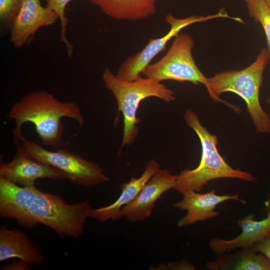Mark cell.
Returning <instances> with one entry per match:
<instances>
[{
	"instance_id": "2e32d148",
	"label": "cell",
	"mask_w": 270,
	"mask_h": 270,
	"mask_svg": "<svg viewBox=\"0 0 270 270\" xmlns=\"http://www.w3.org/2000/svg\"><path fill=\"white\" fill-rule=\"evenodd\" d=\"M253 215H248L238 220V224L242 232L230 240L213 238L209 242L210 248L214 252L221 254L236 248H250L270 234V213L260 220H255Z\"/></svg>"
},
{
	"instance_id": "3957f363",
	"label": "cell",
	"mask_w": 270,
	"mask_h": 270,
	"mask_svg": "<svg viewBox=\"0 0 270 270\" xmlns=\"http://www.w3.org/2000/svg\"><path fill=\"white\" fill-rule=\"evenodd\" d=\"M184 119L199 138L202 146V157L196 168L184 170L178 175L174 190L182 194L189 190L199 192L210 180L220 178L256 181V178L251 174L234 169L226 162L218 150L216 136L210 134L202 124L195 112L186 110Z\"/></svg>"
},
{
	"instance_id": "7a4b0ae2",
	"label": "cell",
	"mask_w": 270,
	"mask_h": 270,
	"mask_svg": "<svg viewBox=\"0 0 270 270\" xmlns=\"http://www.w3.org/2000/svg\"><path fill=\"white\" fill-rule=\"evenodd\" d=\"M268 60V50L263 48L256 60L246 68L240 70H224L208 78L206 88L213 100L224 102L236 112L240 110L238 108L224 102L220 96L226 92H232L241 97L246 103L247 112L256 131L264 134L270 132V117L260 105V92Z\"/></svg>"
},
{
	"instance_id": "9a60e30c",
	"label": "cell",
	"mask_w": 270,
	"mask_h": 270,
	"mask_svg": "<svg viewBox=\"0 0 270 270\" xmlns=\"http://www.w3.org/2000/svg\"><path fill=\"white\" fill-rule=\"evenodd\" d=\"M18 258L34 264H42L44 256L28 236L18 229L0 228V261Z\"/></svg>"
},
{
	"instance_id": "30bf717a",
	"label": "cell",
	"mask_w": 270,
	"mask_h": 270,
	"mask_svg": "<svg viewBox=\"0 0 270 270\" xmlns=\"http://www.w3.org/2000/svg\"><path fill=\"white\" fill-rule=\"evenodd\" d=\"M178 175L167 170L156 172L142 188L136 197L122 210V215L132 222L142 221L150 217L156 202L165 192L174 188Z\"/></svg>"
},
{
	"instance_id": "484cf974",
	"label": "cell",
	"mask_w": 270,
	"mask_h": 270,
	"mask_svg": "<svg viewBox=\"0 0 270 270\" xmlns=\"http://www.w3.org/2000/svg\"></svg>"
},
{
	"instance_id": "7c38bea8",
	"label": "cell",
	"mask_w": 270,
	"mask_h": 270,
	"mask_svg": "<svg viewBox=\"0 0 270 270\" xmlns=\"http://www.w3.org/2000/svg\"><path fill=\"white\" fill-rule=\"evenodd\" d=\"M182 194V200L174 204L175 208L187 212L178 222V225L180 227L217 216L219 213L214 209L217 205L223 202L234 200L246 204L245 200L239 198L238 194L218 195L214 190L204 194L189 190Z\"/></svg>"
},
{
	"instance_id": "ac0fdd59",
	"label": "cell",
	"mask_w": 270,
	"mask_h": 270,
	"mask_svg": "<svg viewBox=\"0 0 270 270\" xmlns=\"http://www.w3.org/2000/svg\"><path fill=\"white\" fill-rule=\"evenodd\" d=\"M250 16L262 25L268 44L270 60V6L266 0H244Z\"/></svg>"
},
{
	"instance_id": "52a82bcc",
	"label": "cell",
	"mask_w": 270,
	"mask_h": 270,
	"mask_svg": "<svg viewBox=\"0 0 270 270\" xmlns=\"http://www.w3.org/2000/svg\"><path fill=\"white\" fill-rule=\"evenodd\" d=\"M193 38L182 33L174 37L166 54L158 61L149 64L142 72L146 78L161 82L174 80L208 86L206 77L196 65L192 54Z\"/></svg>"
},
{
	"instance_id": "277c9868",
	"label": "cell",
	"mask_w": 270,
	"mask_h": 270,
	"mask_svg": "<svg viewBox=\"0 0 270 270\" xmlns=\"http://www.w3.org/2000/svg\"><path fill=\"white\" fill-rule=\"evenodd\" d=\"M102 80L116 100L118 112L122 114L124 130L121 148L132 144L138 134L137 124L140 120L136 112L141 102L149 97H156L164 102L176 99L175 94L160 82L142 78L141 76L132 81L120 80L108 68L104 69Z\"/></svg>"
},
{
	"instance_id": "d4e9b609",
	"label": "cell",
	"mask_w": 270,
	"mask_h": 270,
	"mask_svg": "<svg viewBox=\"0 0 270 270\" xmlns=\"http://www.w3.org/2000/svg\"><path fill=\"white\" fill-rule=\"evenodd\" d=\"M268 103L270 104V97L267 100Z\"/></svg>"
},
{
	"instance_id": "ba28073f",
	"label": "cell",
	"mask_w": 270,
	"mask_h": 270,
	"mask_svg": "<svg viewBox=\"0 0 270 270\" xmlns=\"http://www.w3.org/2000/svg\"><path fill=\"white\" fill-rule=\"evenodd\" d=\"M230 18V16L224 8L215 14L206 16H192L185 18H177L172 14H168L165 18L166 22L170 26V30L168 33L160 38L150 39L142 50L121 64L116 74V76L126 81H132L138 78L150 64L153 58L165 49L168 42L173 37L177 36L184 28L194 23L216 18Z\"/></svg>"
},
{
	"instance_id": "4fadbf2b",
	"label": "cell",
	"mask_w": 270,
	"mask_h": 270,
	"mask_svg": "<svg viewBox=\"0 0 270 270\" xmlns=\"http://www.w3.org/2000/svg\"><path fill=\"white\" fill-rule=\"evenodd\" d=\"M35 186H22L0 176V215L14 218L26 228H32L28 208L36 194Z\"/></svg>"
},
{
	"instance_id": "6da1fadb",
	"label": "cell",
	"mask_w": 270,
	"mask_h": 270,
	"mask_svg": "<svg viewBox=\"0 0 270 270\" xmlns=\"http://www.w3.org/2000/svg\"><path fill=\"white\" fill-rule=\"evenodd\" d=\"M14 120V140L22 133V127L26 122L34 126L42 144L45 146L58 147L62 142L64 126L62 118L67 117L75 120L80 126L84 124L80 109L75 103L62 102L45 90L26 94L14 103L8 114Z\"/></svg>"
},
{
	"instance_id": "ffe728a7",
	"label": "cell",
	"mask_w": 270,
	"mask_h": 270,
	"mask_svg": "<svg viewBox=\"0 0 270 270\" xmlns=\"http://www.w3.org/2000/svg\"><path fill=\"white\" fill-rule=\"evenodd\" d=\"M72 0H45L46 6L52 10L58 16L60 24V40L65 44L68 54L71 56L73 46L66 36L68 18L66 16V8Z\"/></svg>"
},
{
	"instance_id": "603a6c76",
	"label": "cell",
	"mask_w": 270,
	"mask_h": 270,
	"mask_svg": "<svg viewBox=\"0 0 270 270\" xmlns=\"http://www.w3.org/2000/svg\"><path fill=\"white\" fill-rule=\"evenodd\" d=\"M266 208L268 209V212L270 213V196L269 199L266 202Z\"/></svg>"
},
{
	"instance_id": "5bb4252c",
	"label": "cell",
	"mask_w": 270,
	"mask_h": 270,
	"mask_svg": "<svg viewBox=\"0 0 270 270\" xmlns=\"http://www.w3.org/2000/svg\"><path fill=\"white\" fill-rule=\"evenodd\" d=\"M160 169V165L156 160H150L139 178L133 176L128 182L121 184V193L116 201L107 206L92 209L90 218L101 222L109 220L114 221L122 218V208L136 197L146 183Z\"/></svg>"
},
{
	"instance_id": "44dd1931",
	"label": "cell",
	"mask_w": 270,
	"mask_h": 270,
	"mask_svg": "<svg viewBox=\"0 0 270 270\" xmlns=\"http://www.w3.org/2000/svg\"><path fill=\"white\" fill-rule=\"evenodd\" d=\"M24 0H0L1 23L10 26L19 12Z\"/></svg>"
},
{
	"instance_id": "9c48e42d",
	"label": "cell",
	"mask_w": 270,
	"mask_h": 270,
	"mask_svg": "<svg viewBox=\"0 0 270 270\" xmlns=\"http://www.w3.org/2000/svg\"><path fill=\"white\" fill-rule=\"evenodd\" d=\"M58 19L52 10L42 6L40 0H24L9 26L10 42L20 48L30 42L40 28L51 26Z\"/></svg>"
},
{
	"instance_id": "d6986e66",
	"label": "cell",
	"mask_w": 270,
	"mask_h": 270,
	"mask_svg": "<svg viewBox=\"0 0 270 270\" xmlns=\"http://www.w3.org/2000/svg\"><path fill=\"white\" fill-rule=\"evenodd\" d=\"M254 246L240 254L230 269L238 270H270V260L263 254H256Z\"/></svg>"
},
{
	"instance_id": "8fae6325",
	"label": "cell",
	"mask_w": 270,
	"mask_h": 270,
	"mask_svg": "<svg viewBox=\"0 0 270 270\" xmlns=\"http://www.w3.org/2000/svg\"><path fill=\"white\" fill-rule=\"evenodd\" d=\"M17 149L13 160L0 164V176L22 186H34L35 182L42 178L66 180V175L59 170L33 158Z\"/></svg>"
},
{
	"instance_id": "5b68a950",
	"label": "cell",
	"mask_w": 270,
	"mask_h": 270,
	"mask_svg": "<svg viewBox=\"0 0 270 270\" xmlns=\"http://www.w3.org/2000/svg\"><path fill=\"white\" fill-rule=\"evenodd\" d=\"M93 208L89 202L68 204L58 195L38 189L28 208L32 228L42 224L62 237L78 238L84 232V226Z\"/></svg>"
},
{
	"instance_id": "8992f818",
	"label": "cell",
	"mask_w": 270,
	"mask_h": 270,
	"mask_svg": "<svg viewBox=\"0 0 270 270\" xmlns=\"http://www.w3.org/2000/svg\"><path fill=\"white\" fill-rule=\"evenodd\" d=\"M14 142L17 148L32 158L59 170L66 175V180L73 183L92 187L110 180L98 164L66 149L48 150L28 140L22 134Z\"/></svg>"
},
{
	"instance_id": "cb8c5ba5",
	"label": "cell",
	"mask_w": 270,
	"mask_h": 270,
	"mask_svg": "<svg viewBox=\"0 0 270 270\" xmlns=\"http://www.w3.org/2000/svg\"><path fill=\"white\" fill-rule=\"evenodd\" d=\"M266 2H267V3L270 6V0H266Z\"/></svg>"
},
{
	"instance_id": "e0dca14e",
	"label": "cell",
	"mask_w": 270,
	"mask_h": 270,
	"mask_svg": "<svg viewBox=\"0 0 270 270\" xmlns=\"http://www.w3.org/2000/svg\"><path fill=\"white\" fill-rule=\"evenodd\" d=\"M116 20H138L154 14L156 0H88Z\"/></svg>"
},
{
	"instance_id": "7402d4cb",
	"label": "cell",
	"mask_w": 270,
	"mask_h": 270,
	"mask_svg": "<svg viewBox=\"0 0 270 270\" xmlns=\"http://www.w3.org/2000/svg\"><path fill=\"white\" fill-rule=\"evenodd\" d=\"M256 252L266 256L270 260V234L254 246Z\"/></svg>"
}]
</instances>
